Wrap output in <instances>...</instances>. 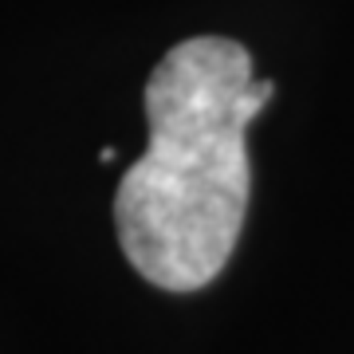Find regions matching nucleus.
<instances>
[{"mask_svg": "<svg viewBox=\"0 0 354 354\" xmlns=\"http://www.w3.org/2000/svg\"><path fill=\"white\" fill-rule=\"evenodd\" d=\"M272 95L252 55L221 36L169 48L146 79L150 146L118 181L114 225L153 288L197 291L225 272L252 189L244 130Z\"/></svg>", "mask_w": 354, "mask_h": 354, "instance_id": "f257e3e1", "label": "nucleus"}, {"mask_svg": "<svg viewBox=\"0 0 354 354\" xmlns=\"http://www.w3.org/2000/svg\"><path fill=\"white\" fill-rule=\"evenodd\" d=\"M99 162H102V165L114 162V146H102V150H99Z\"/></svg>", "mask_w": 354, "mask_h": 354, "instance_id": "f03ea898", "label": "nucleus"}]
</instances>
